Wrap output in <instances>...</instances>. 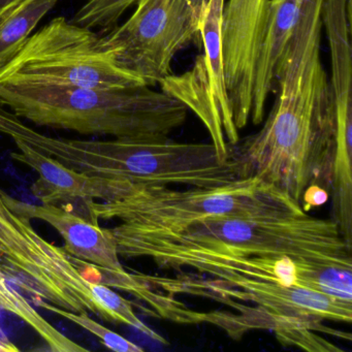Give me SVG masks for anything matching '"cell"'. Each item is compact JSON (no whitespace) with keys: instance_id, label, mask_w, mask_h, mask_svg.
<instances>
[{"instance_id":"cell-1","label":"cell","mask_w":352,"mask_h":352,"mask_svg":"<svg viewBox=\"0 0 352 352\" xmlns=\"http://www.w3.org/2000/svg\"><path fill=\"white\" fill-rule=\"evenodd\" d=\"M321 1L309 0L282 57L263 126L230 148L239 179H256L300 205L310 185L331 188L335 113L321 59Z\"/></svg>"},{"instance_id":"cell-2","label":"cell","mask_w":352,"mask_h":352,"mask_svg":"<svg viewBox=\"0 0 352 352\" xmlns=\"http://www.w3.org/2000/svg\"><path fill=\"white\" fill-rule=\"evenodd\" d=\"M117 244L120 256L147 257L160 269L180 272L174 277L142 274L153 289L173 296L189 294L210 298L238 313L241 302H245L243 336L250 331L249 302L253 304L254 329L274 331L284 321H298L329 333L321 321L351 323L352 302L298 285V263L290 257L242 256L173 242L144 232H127Z\"/></svg>"},{"instance_id":"cell-3","label":"cell","mask_w":352,"mask_h":352,"mask_svg":"<svg viewBox=\"0 0 352 352\" xmlns=\"http://www.w3.org/2000/svg\"><path fill=\"white\" fill-rule=\"evenodd\" d=\"M0 104L40 126L122 140L168 139L186 122L189 111L150 86L106 90L0 84Z\"/></svg>"},{"instance_id":"cell-4","label":"cell","mask_w":352,"mask_h":352,"mask_svg":"<svg viewBox=\"0 0 352 352\" xmlns=\"http://www.w3.org/2000/svg\"><path fill=\"white\" fill-rule=\"evenodd\" d=\"M57 155L72 170L131 186L215 188L239 180L234 164L220 160L212 143L65 138Z\"/></svg>"},{"instance_id":"cell-5","label":"cell","mask_w":352,"mask_h":352,"mask_svg":"<svg viewBox=\"0 0 352 352\" xmlns=\"http://www.w3.org/2000/svg\"><path fill=\"white\" fill-rule=\"evenodd\" d=\"M87 219H118L131 230H177L210 216L265 217L302 211L300 204L256 179H239L215 188L131 186L119 199L84 204Z\"/></svg>"},{"instance_id":"cell-6","label":"cell","mask_w":352,"mask_h":352,"mask_svg":"<svg viewBox=\"0 0 352 352\" xmlns=\"http://www.w3.org/2000/svg\"><path fill=\"white\" fill-rule=\"evenodd\" d=\"M182 244L242 256H286L298 265H352V246L331 219L298 211L265 217L210 216L177 230H146Z\"/></svg>"},{"instance_id":"cell-7","label":"cell","mask_w":352,"mask_h":352,"mask_svg":"<svg viewBox=\"0 0 352 352\" xmlns=\"http://www.w3.org/2000/svg\"><path fill=\"white\" fill-rule=\"evenodd\" d=\"M0 84L120 90L147 86L121 67L104 36L65 17L34 32L0 67Z\"/></svg>"},{"instance_id":"cell-8","label":"cell","mask_w":352,"mask_h":352,"mask_svg":"<svg viewBox=\"0 0 352 352\" xmlns=\"http://www.w3.org/2000/svg\"><path fill=\"white\" fill-rule=\"evenodd\" d=\"M0 267L32 296L72 311L92 313L104 320L106 288L81 275L63 247L47 241L30 220L6 203L0 189Z\"/></svg>"},{"instance_id":"cell-9","label":"cell","mask_w":352,"mask_h":352,"mask_svg":"<svg viewBox=\"0 0 352 352\" xmlns=\"http://www.w3.org/2000/svg\"><path fill=\"white\" fill-rule=\"evenodd\" d=\"M210 0H138L133 15L104 36L117 63L156 85L174 57L201 36Z\"/></svg>"},{"instance_id":"cell-10","label":"cell","mask_w":352,"mask_h":352,"mask_svg":"<svg viewBox=\"0 0 352 352\" xmlns=\"http://www.w3.org/2000/svg\"><path fill=\"white\" fill-rule=\"evenodd\" d=\"M226 0H210L201 38L204 54L181 75H168L160 82L162 91L192 111L205 125L220 160L230 158V148L240 138L226 90L222 52V14Z\"/></svg>"},{"instance_id":"cell-11","label":"cell","mask_w":352,"mask_h":352,"mask_svg":"<svg viewBox=\"0 0 352 352\" xmlns=\"http://www.w3.org/2000/svg\"><path fill=\"white\" fill-rule=\"evenodd\" d=\"M270 0H228L222 14V52L226 90L234 124L250 120L253 76L267 25Z\"/></svg>"},{"instance_id":"cell-12","label":"cell","mask_w":352,"mask_h":352,"mask_svg":"<svg viewBox=\"0 0 352 352\" xmlns=\"http://www.w3.org/2000/svg\"><path fill=\"white\" fill-rule=\"evenodd\" d=\"M14 143L18 152H12L11 158L38 173V178L32 184V191L43 204L84 205L91 201H110L119 199L131 189L129 183L88 176L21 142Z\"/></svg>"},{"instance_id":"cell-13","label":"cell","mask_w":352,"mask_h":352,"mask_svg":"<svg viewBox=\"0 0 352 352\" xmlns=\"http://www.w3.org/2000/svg\"><path fill=\"white\" fill-rule=\"evenodd\" d=\"M7 205L28 219L50 224L65 241V252L72 256L113 271H125L111 228H102L63 206L22 203L3 191Z\"/></svg>"},{"instance_id":"cell-14","label":"cell","mask_w":352,"mask_h":352,"mask_svg":"<svg viewBox=\"0 0 352 352\" xmlns=\"http://www.w3.org/2000/svg\"><path fill=\"white\" fill-rule=\"evenodd\" d=\"M308 3L309 0H270L267 25L253 76L250 120L254 125L263 121L267 98L275 91L278 67Z\"/></svg>"},{"instance_id":"cell-15","label":"cell","mask_w":352,"mask_h":352,"mask_svg":"<svg viewBox=\"0 0 352 352\" xmlns=\"http://www.w3.org/2000/svg\"><path fill=\"white\" fill-rule=\"evenodd\" d=\"M74 265L81 275L92 283L104 284L109 287L118 288L133 294L139 300L149 305L148 309L153 316L168 319L180 324L210 323V313L191 310L173 296L164 294L153 289L142 277L141 273H127L106 269L87 261L72 256Z\"/></svg>"},{"instance_id":"cell-16","label":"cell","mask_w":352,"mask_h":352,"mask_svg":"<svg viewBox=\"0 0 352 352\" xmlns=\"http://www.w3.org/2000/svg\"><path fill=\"white\" fill-rule=\"evenodd\" d=\"M0 311L12 313L28 323L54 352H86L83 346L63 335L56 327L43 317L28 298L10 285L7 275L0 267Z\"/></svg>"},{"instance_id":"cell-17","label":"cell","mask_w":352,"mask_h":352,"mask_svg":"<svg viewBox=\"0 0 352 352\" xmlns=\"http://www.w3.org/2000/svg\"><path fill=\"white\" fill-rule=\"evenodd\" d=\"M57 3L58 0H23L0 20V67L21 48Z\"/></svg>"},{"instance_id":"cell-18","label":"cell","mask_w":352,"mask_h":352,"mask_svg":"<svg viewBox=\"0 0 352 352\" xmlns=\"http://www.w3.org/2000/svg\"><path fill=\"white\" fill-rule=\"evenodd\" d=\"M298 284L329 298L352 302V265L314 263L298 265Z\"/></svg>"},{"instance_id":"cell-19","label":"cell","mask_w":352,"mask_h":352,"mask_svg":"<svg viewBox=\"0 0 352 352\" xmlns=\"http://www.w3.org/2000/svg\"><path fill=\"white\" fill-rule=\"evenodd\" d=\"M138 0H83L71 20L78 25L108 32L118 23L125 12Z\"/></svg>"},{"instance_id":"cell-20","label":"cell","mask_w":352,"mask_h":352,"mask_svg":"<svg viewBox=\"0 0 352 352\" xmlns=\"http://www.w3.org/2000/svg\"><path fill=\"white\" fill-rule=\"evenodd\" d=\"M34 302L36 306L41 308L46 309L51 311L59 316L67 318V320L72 321L75 324L83 327L86 331H89L92 335L96 336L100 339L102 345L106 346L109 349L117 352H143L144 349L140 347L137 344L133 343L129 340L125 339L119 333H115L112 329L104 327V325L98 323V321L92 319L88 315L87 312H72V311L65 310V309L58 308L54 305L50 304L47 300H43L40 296H34Z\"/></svg>"},{"instance_id":"cell-21","label":"cell","mask_w":352,"mask_h":352,"mask_svg":"<svg viewBox=\"0 0 352 352\" xmlns=\"http://www.w3.org/2000/svg\"><path fill=\"white\" fill-rule=\"evenodd\" d=\"M329 199V193L327 189L322 188L319 185H310L302 193L300 207H302V211L309 213L312 210L325 205Z\"/></svg>"},{"instance_id":"cell-22","label":"cell","mask_w":352,"mask_h":352,"mask_svg":"<svg viewBox=\"0 0 352 352\" xmlns=\"http://www.w3.org/2000/svg\"><path fill=\"white\" fill-rule=\"evenodd\" d=\"M23 0H0V20L13 11Z\"/></svg>"},{"instance_id":"cell-23","label":"cell","mask_w":352,"mask_h":352,"mask_svg":"<svg viewBox=\"0 0 352 352\" xmlns=\"http://www.w3.org/2000/svg\"><path fill=\"white\" fill-rule=\"evenodd\" d=\"M19 348L10 342L7 338H0V352H17Z\"/></svg>"}]
</instances>
